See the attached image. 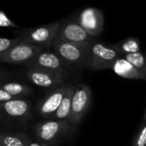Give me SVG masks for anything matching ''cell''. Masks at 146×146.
I'll return each mask as SVG.
<instances>
[{"instance_id":"obj_21","label":"cell","mask_w":146,"mask_h":146,"mask_svg":"<svg viewBox=\"0 0 146 146\" xmlns=\"http://www.w3.org/2000/svg\"><path fill=\"white\" fill-rule=\"evenodd\" d=\"M0 26L2 28H20V27L17 24H15L14 22H12L3 10H1V12H0Z\"/></svg>"},{"instance_id":"obj_16","label":"cell","mask_w":146,"mask_h":146,"mask_svg":"<svg viewBox=\"0 0 146 146\" xmlns=\"http://www.w3.org/2000/svg\"><path fill=\"white\" fill-rule=\"evenodd\" d=\"M1 89L13 96L15 99H23L24 97L29 96L33 91L30 86L17 82L2 83Z\"/></svg>"},{"instance_id":"obj_7","label":"cell","mask_w":146,"mask_h":146,"mask_svg":"<svg viewBox=\"0 0 146 146\" xmlns=\"http://www.w3.org/2000/svg\"><path fill=\"white\" fill-rule=\"evenodd\" d=\"M45 49L48 48L22 41L9 52L0 55V61L3 63L25 65Z\"/></svg>"},{"instance_id":"obj_18","label":"cell","mask_w":146,"mask_h":146,"mask_svg":"<svg viewBox=\"0 0 146 146\" xmlns=\"http://www.w3.org/2000/svg\"><path fill=\"white\" fill-rule=\"evenodd\" d=\"M123 57L131 64H133L140 72L146 76V56L144 53L139 52L135 53L127 54Z\"/></svg>"},{"instance_id":"obj_13","label":"cell","mask_w":146,"mask_h":146,"mask_svg":"<svg viewBox=\"0 0 146 146\" xmlns=\"http://www.w3.org/2000/svg\"><path fill=\"white\" fill-rule=\"evenodd\" d=\"M3 113L12 118H25L31 110V102L27 100L15 99L8 102L1 103Z\"/></svg>"},{"instance_id":"obj_5","label":"cell","mask_w":146,"mask_h":146,"mask_svg":"<svg viewBox=\"0 0 146 146\" xmlns=\"http://www.w3.org/2000/svg\"><path fill=\"white\" fill-rule=\"evenodd\" d=\"M96 40V37L91 35L77 22L76 17L68 18L61 21V27L55 42L70 43H92Z\"/></svg>"},{"instance_id":"obj_20","label":"cell","mask_w":146,"mask_h":146,"mask_svg":"<svg viewBox=\"0 0 146 146\" xmlns=\"http://www.w3.org/2000/svg\"><path fill=\"white\" fill-rule=\"evenodd\" d=\"M132 146H146V123H144L137 133Z\"/></svg>"},{"instance_id":"obj_15","label":"cell","mask_w":146,"mask_h":146,"mask_svg":"<svg viewBox=\"0 0 146 146\" xmlns=\"http://www.w3.org/2000/svg\"><path fill=\"white\" fill-rule=\"evenodd\" d=\"M32 142L29 136L24 133H5L0 136V146H28Z\"/></svg>"},{"instance_id":"obj_25","label":"cell","mask_w":146,"mask_h":146,"mask_svg":"<svg viewBox=\"0 0 146 146\" xmlns=\"http://www.w3.org/2000/svg\"><path fill=\"white\" fill-rule=\"evenodd\" d=\"M41 145H42V146H50L49 145V144H46V143H41Z\"/></svg>"},{"instance_id":"obj_19","label":"cell","mask_w":146,"mask_h":146,"mask_svg":"<svg viewBox=\"0 0 146 146\" xmlns=\"http://www.w3.org/2000/svg\"><path fill=\"white\" fill-rule=\"evenodd\" d=\"M22 40L17 36L14 39H9V38H1L0 39V55L9 52L12 48H14L18 44L21 43Z\"/></svg>"},{"instance_id":"obj_9","label":"cell","mask_w":146,"mask_h":146,"mask_svg":"<svg viewBox=\"0 0 146 146\" xmlns=\"http://www.w3.org/2000/svg\"><path fill=\"white\" fill-rule=\"evenodd\" d=\"M80 25L93 37L101 34L104 26V13L98 9L89 7L82 9L76 16Z\"/></svg>"},{"instance_id":"obj_10","label":"cell","mask_w":146,"mask_h":146,"mask_svg":"<svg viewBox=\"0 0 146 146\" xmlns=\"http://www.w3.org/2000/svg\"><path fill=\"white\" fill-rule=\"evenodd\" d=\"M70 85H63L51 90L44 96L38 104L37 111L40 116L45 119H50V116L57 110L63 97L68 90Z\"/></svg>"},{"instance_id":"obj_12","label":"cell","mask_w":146,"mask_h":146,"mask_svg":"<svg viewBox=\"0 0 146 146\" xmlns=\"http://www.w3.org/2000/svg\"><path fill=\"white\" fill-rule=\"evenodd\" d=\"M111 70L116 75L123 78L146 81V76L140 72L133 64L127 61L123 56H121L118 59L115 60Z\"/></svg>"},{"instance_id":"obj_3","label":"cell","mask_w":146,"mask_h":146,"mask_svg":"<svg viewBox=\"0 0 146 146\" xmlns=\"http://www.w3.org/2000/svg\"><path fill=\"white\" fill-rule=\"evenodd\" d=\"M91 43L55 42L52 46L54 52L68 65H86L88 50Z\"/></svg>"},{"instance_id":"obj_11","label":"cell","mask_w":146,"mask_h":146,"mask_svg":"<svg viewBox=\"0 0 146 146\" xmlns=\"http://www.w3.org/2000/svg\"><path fill=\"white\" fill-rule=\"evenodd\" d=\"M27 77L33 84L45 89L58 88L59 85L63 83L65 79L62 75L40 69H28Z\"/></svg>"},{"instance_id":"obj_24","label":"cell","mask_w":146,"mask_h":146,"mask_svg":"<svg viewBox=\"0 0 146 146\" xmlns=\"http://www.w3.org/2000/svg\"><path fill=\"white\" fill-rule=\"evenodd\" d=\"M144 123H146V108L145 112V114H144Z\"/></svg>"},{"instance_id":"obj_22","label":"cell","mask_w":146,"mask_h":146,"mask_svg":"<svg viewBox=\"0 0 146 146\" xmlns=\"http://www.w3.org/2000/svg\"><path fill=\"white\" fill-rule=\"evenodd\" d=\"M15 98L13 96H11L8 92L4 91L3 89H0V102H1V103H3V102H8L12 101V100H15Z\"/></svg>"},{"instance_id":"obj_23","label":"cell","mask_w":146,"mask_h":146,"mask_svg":"<svg viewBox=\"0 0 146 146\" xmlns=\"http://www.w3.org/2000/svg\"><path fill=\"white\" fill-rule=\"evenodd\" d=\"M28 146H42V145H41V143H36V142H33L32 141Z\"/></svg>"},{"instance_id":"obj_1","label":"cell","mask_w":146,"mask_h":146,"mask_svg":"<svg viewBox=\"0 0 146 146\" xmlns=\"http://www.w3.org/2000/svg\"><path fill=\"white\" fill-rule=\"evenodd\" d=\"M120 57L121 54L113 45H107L96 40L89 46L86 66L95 71L111 69Z\"/></svg>"},{"instance_id":"obj_14","label":"cell","mask_w":146,"mask_h":146,"mask_svg":"<svg viewBox=\"0 0 146 146\" xmlns=\"http://www.w3.org/2000/svg\"><path fill=\"white\" fill-rule=\"evenodd\" d=\"M75 90V86L70 85L68 90L67 91L65 96L63 97L62 103L60 104L57 110L50 116V120H69L71 108H72V101L74 93Z\"/></svg>"},{"instance_id":"obj_17","label":"cell","mask_w":146,"mask_h":146,"mask_svg":"<svg viewBox=\"0 0 146 146\" xmlns=\"http://www.w3.org/2000/svg\"><path fill=\"white\" fill-rule=\"evenodd\" d=\"M113 46L121 54V56L140 52L139 40L136 37H128L116 44H114Z\"/></svg>"},{"instance_id":"obj_4","label":"cell","mask_w":146,"mask_h":146,"mask_svg":"<svg viewBox=\"0 0 146 146\" xmlns=\"http://www.w3.org/2000/svg\"><path fill=\"white\" fill-rule=\"evenodd\" d=\"M28 69H40L52 73L59 74L67 77L68 76V68L69 67L55 52L45 49L35 56L30 62L25 65Z\"/></svg>"},{"instance_id":"obj_6","label":"cell","mask_w":146,"mask_h":146,"mask_svg":"<svg viewBox=\"0 0 146 146\" xmlns=\"http://www.w3.org/2000/svg\"><path fill=\"white\" fill-rule=\"evenodd\" d=\"M92 102V90L89 85L80 83L75 87L72 101L69 123L73 128L79 126L88 111Z\"/></svg>"},{"instance_id":"obj_2","label":"cell","mask_w":146,"mask_h":146,"mask_svg":"<svg viewBox=\"0 0 146 146\" xmlns=\"http://www.w3.org/2000/svg\"><path fill=\"white\" fill-rule=\"evenodd\" d=\"M60 27L61 22H54L38 27L23 28L21 29L18 36L22 41L49 48L53 46Z\"/></svg>"},{"instance_id":"obj_8","label":"cell","mask_w":146,"mask_h":146,"mask_svg":"<svg viewBox=\"0 0 146 146\" xmlns=\"http://www.w3.org/2000/svg\"><path fill=\"white\" fill-rule=\"evenodd\" d=\"M70 127L71 125L68 120H49L37 123L33 131L41 143L49 144L67 134Z\"/></svg>"}]
</instances>
